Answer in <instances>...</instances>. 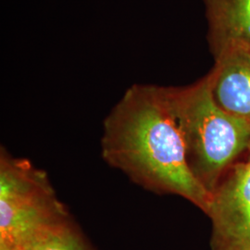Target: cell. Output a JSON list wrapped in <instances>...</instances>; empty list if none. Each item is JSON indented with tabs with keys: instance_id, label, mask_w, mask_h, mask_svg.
<instances>
[{
	"instance_id": "3957f363",
	"label": "cell",
	"mask_w": 250,
	"mask_h": 250,
	"mask_svg": "<svg viewBox=\"0 0 250 250\" xmlns=\"http://www.w3.org/2000/svg\"><path fill=\"white\" fill-rule=\"evenodd\" d=\"M71 220L44 170L0 153V250H22L45 230Z\"/></svg>"
},
{
	"instance_id": "6da1fadb",
	"label": "cell",
	"mask_w": 250,
	"mask_h": 250,
	"mask_svg": "<svg viewBox=\"0 0 250 250\" xmlns=\"http://www.w3.org/2000/svg\"><path fill=\"white\" fill-rule=\"evenodd\" d=\"M101 155L136 185L187 199L206 214L211 195L188 169L185 146L162 86L135 83L103 124Z\"/></svg>"
},
{
	"instance_id": "ba28073f",
	"label": "cell",
	"mask_w": 250,
	"mask_h": 250,
	"mask_svg": "<svg viewBox=\"0 0 250 250\" xmlns=\"http://www.w3.org/2000/svg\"><path fill=\"white\" fill-rule=\"evenodd\" d=\"M246 154H247V160L250 161V146H249V148H248V151H247Z\"/></svg>"
},
{
	"instance_id": "52a82bcc",
	"label": "cell",
	"mask_w": 250,
	"mask_h": 250,
	"mask_svg": "<svg viewBox=\"0 0 250 250\" xmlns=\"http://www.w3.org/2000/svg\"><path fill=\"white\" fill-rule=\"evenodd\" d=\"M22 250H91L71 220L45 230Z\"/></svg>"
},
{
	"instance_id": "7a4b0ae2",
	"label": "cell",
	"mask_w": 250,
	"mask_h": 250,
	"mask_svg": "<svg viewBox=\"0 0 250 250\" xmlns=\"http://www.w3.org/2000/svg\"><path fill=\"white\" fill-rule=\"evenodd\" d=\"M162 91L183 138L188 169L211 195L248 151L250 125L217 104L208 75L188 86H162Z\"/></svg>"
},
{
	"instance_id": "8992f818",
	"label": "cell",
	"mask_w": 250,
	"mask_h": 250,
	"mask_svg": "<svg viewBox=\"0 0 250 250\" xmlns=\"http://www.w3.org/2000/svg\"><path fill=\"white\" fill-rule=\"evenodd\" d=\"M215 54L250 52V0H205Z\"/></svg>"
},
{
	"instance_id": "277c9868",
	"label": "cell",
	"mask_w": 250,
	"mask_h": 250,
	"mask_svg": "<svg viewBox=\"0 0 250 250\" xmlns=\"http://www.w3.org/2000/svg\"><path fill=\"white\" fill-rule=\"evenodd\" d=\"M206 215L212 250H250V161H237L213 193Z\"/></svg>"
},
{
	"instance_id": "5b68a950",
	"label": "cell",
	"mask_w": 250,
	"mask_h": 250,
	"mask_svg": "<svg viewBox=\"0 0 250 250\" xmlns=\"http://www.w3.org/2000/svg\"><path fill=\"white\" fill-rule=\"evenodd\" d=\"M208 75L217 104L250 125V52L225 49L216 53L214 68Z\"/></svg>"
}]
</instances>
